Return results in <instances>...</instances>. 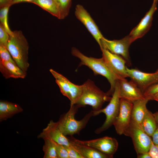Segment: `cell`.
<instances>
[{"label": "cell", "instance_id": "5b68a950", "mask_svg": "<svg viewBox=\"0 0 158 158\" xmlns=\"http://www.w3.org/2000/svg\"><path fill=\"white\" fill-rule=\"evenodd\" d=\"M119 90L120 85L118 80L116 83L112 97L108 104L105 108H102L97 111H93L94 116L103 113L106 116V119L102 125L95 130V133L99 134L113 125L119 111L120 99Z\"/></svg>", "mask_w": 158, "mask_h": 158}, {"label": "cell", "instance_id": "74e56055", "mask_svg": "<svg viewBox=\"0 0 158 158\" xmlns=\"http://www.w3.org/2000/svg\"><path fill=\"white\" fill-rule=\"evenodd\" d=\"M153 114L156 122L157 124H158V111L155 112Z\"/></svg>", "mask_w": 158, "mask_h": 158}, {"label": "cell", "instance_id": "44dd1931", "mask_svg": "<svg viewBox=\"0 0 158 158\" xmlns=\"http://www.w3.org/2000/svg\"><path fill=\"white\" fill-rule=\"evenodd\" d=\"M49 71L55 79L56 82L59 86L61 93L70 101V81L63 75L52 69H50Z\"/></svg>", "mask_w": 158, "mask_h": 158}, {"label": "cell", "instance_id": "ba28073f", "mask_svg": "<svg viewBox=\"0 0 158 158\" xmlns=\"http://www.w3.org/2000/svg\"><path fill=\"white\" fill-rule=\"evenodd\" d=\"M132 42L129 35L119 40H109L104 37L101 40L100 48H104L112 53L121 56L128 65L130 66L128 49Z\"/></svg>", "mask_w": 158, "mask_h": 158}, {"label": "cell", "instance_id": "2e32d148", "mask_svg": "<svg viewBox=\"0 0 158 158\" xmlns=\"http://www.w3.org/2000/svg\"><path fill=\"white\" fill-rule=\"evenodd\" d=\"M0 71L6 79L10 78H24L27 73L20 68L16 63L10 61H0Z\"/></svg>", "mask_w": 158, "mask_h": 158}, {"label": "cell", "instance_id": "9a60e30c", "mask_svg": "<svg viewBox=\"0 0 158 158\" xmlns=\"http://www.w3.org/2000/svg\"><path fill=\"white\" fill-rule=\"evenodd\" d=\"M38 138L50 139L60 145L68 146L70 145L69 139L59 129L57 122L51 120L46 127L38 135Z\"/></svg>", "mask_w": 158, "mask_h": 158}, {"label": "cell", "instance_id": "f546056e", "mask_svg": "<svg viewBox=\"0 0 158 158\" xmlns=\"http://www.w3.org/2000/svg\"><path fill=\"white\" fill-rule=\"evenodd\" d=\"M158 93V82L152 85L146 90L143 92L145 97L151 100L152 97L156 93Z\"/></svg>", "mask_w": 158, "mask_h": 158}, {"label": "cell", "instance_id": "3957f363", "mask_svg": "<svg viewBox=\"0 0 158 158\" xmlns=\"http://www.w3.org/2000/svg\"><path fill=\"white\" fill-rule=\"evenodd\" d=\"M82 94L75 104L79 108L86 105L92 107L94 112L102 109L104 103L109 101L111 97L98 87L94 82L88 79L83 84Z\"/></svg>", "mask_w": 158, "mask_h": 158}, {"label": "cell", "instance_id": "7402d4cb", "mask_svg": "<svg viewBox=\"0 0 158 158\" xmlns=\"http://www.w3.org/2000/svg\"><path fill=\"white\" fill-rule=\"evenodd\" d=\"M140 125L144 131L150 136L152 135L157 125L153 114L148 109Z\"/></svg>", "mask_w": 158, "mask_h": 158}, {"label": "cell", "instance_id": "52a82bcc", "mask_svg": "<svg viewBox=\"0 0 158 158\" xmlns=\"http://www.w3.org/2000/svg\"><path fill=\"white\" fill-rule=\"evenodd\" d=\"M69 138L78 144L93 148L109 158L113 157L118 147V143L116 138L107 136L88 140H80L72 136H71Z\"/></svg>", "mask_w": 158, "mask_h": 158}, {"label": "cell", "instance_id": "1f68e13d", "mask_svg": "<svg viewBox=\"0 0 158 158\" xmlns=\"http://www.w3.org/2000/svg\"><path fill=\"white\" fill-rule=\"evenodd\" d=\"M148 152L152 158H158V145L152 142Z\"/></svg>", "mask_w": 158, "mask_h": 158}, {"label": "cell", "instance_id": "9c48e42d", "mask_svg": "<svg viewBox=\"0 0 158 158\" xmlns=\"http://www.w3.org/2000/svg\"><path fill=\"white\" fill-rule=\"evenodd\" d=\"M132 102L123 99H120L118 114L113 124L117 133L124 134L129 127L131 121Z\"/></svg>", "mask_w": 158, "mask_h": 158}, {"label": "cell", "instance_id": "8992f818", "mask_svg": "<svg viewBox=\"0 0 158 158\" xmlns=\"http://www.w3.org/2000/svg\"><path fill=\"white\" fill-rule=\"evenodd\" d=\"M123 135L131 138L137 154L149 152L152 143V138L140 124L131 119L130 126Z\"/></svg>", "mask_w": 158, "mask_h": 158}, {"label": "cell", "instance_id": "30bf717a", "mask_svg": "<svg viewBox=\"0 0 158 158\" xmlns=\"http://www.w3.org/2000/svg\"><path fill=\"white\" fill-rule=\"evenodd\" d=\"M102 57L118 80L128 77L125 59L120 55L112 53L102 48Z\"/></svg>", "mask_w": 158, "mask_h": 158}, {"label": "cell", "instance_id": "484cf974", "mask_svg": "<svg viewBox=\"0 0 158 158\" xmlns=\"http://www.w3.org/2000/svg\"><path fill=\"white\" fill-rule=\"evenodd\" d=\"M0 61H10L16 63L6 47L1 44H0Z\"/></svg>", "mask_w": 158, "mask_h": 158}, {"label": "cell", "instance_id": "277c9868", "mask_svg": "<svg viewBox=\"0 0 158 158\" xmlns=\"http://www.w3.org/2000/svg\"><path fill=\"white\" fill-rule=\"evenodd\" d=\"M79 108L76 104L70 106L68 111L62 115L57 122L58 128L66 136L79 135L80 131L85 127L91 117L94 116L92 110L81 120H76L75 116Z\"/></svg>", "mask_w": 158, "mask_h": 158}, {"label": "cell", "instance_id": "8d00e7d4", "mask_svg": "<svg viewBox=\"0 0 158 158\" xmlns=\"http://www.w3.org/2000/svg\"><path fill=\"white\" fill-rule=\"evenodd\" d=\"M151 100H154L158 102V93H156L152 97Z\"/></svg>", "mask_w": 158, "mask_h": 158}, {"label": "cell", "instance_id": "8fae6325", "mask_svg": "<svg viewBox=\"0 0 158 158\" xmlns=\"http://www.w3.org/2000/svg\"><path fill=\"white\" fill-rule=\"evenodd\" d=\"M128 77L134 82L143 93L150 87L158 82V73H145L135 69L126 67Z\"/></svg>", "mask_w": 158, "mask_h": 158}, {"label": "cell", "instance_id": "4316f807", "mask_svg": "<svg viewBox=\"0 0 158 158\" xmlns=\"http://www.w3.org/2000/svg\"><path fill=\"white\" fill-rule=\"evenodd\" d=\"M51 140L54 144L58 158H69L68 152L64 146Z\"/></svg>", "mask_w": 158, "mask_h": 158}, {"label": "cell", "instance_id": "836d02e7", "mask_svg": "<svg viewBox=\"0 0 158 158\" xmlns=\"http://www.w3.org/2000/svg\"><path fill=\"white\" fill-rule=\"evenodd\" d=\"M11 3L12 0H0V8L8 6H11Z\"/></svg>", "mask_w": 158, "mask_h": 158}, {"label": "cell", "instance_id": "5bb4252c", "mask_svg": "<svg viewBox=\"0 0 158 158\" xmlns=\"http://www.w3.org/2000/svg\"><path fill=\"white\" fill-rule=\"evenodd\" d=\"M157 9V4L153 3L149 10L129 35L133 42L142 37L149 30L152 24L153 15Z\"/></svg>", "mask_w": 158, "mask_h": 158}, {"label": "cell", "instance_id": "7c38bea8", "mask_svg": "<svg viewBox=\"0 0 158 158\" xmlns=\"http://www.w3.org/2000/svg\"><path fill=\"white\" fill-rule=\"evenodd\" d=\"M75 14L76 18L84 25L100 47L101 40L104 37L89 13L83 6L78 4L76 6Z\"/></svg>", "mask_w": 158, "mask_h": 158}, {"label": "cell", "instance_id": "f35d334b", "mask_svg": "<svg viewBox=\"0 0 158 158\" xmlns=\"http://www.w3.org/2000/svg\"><path fill=\"white\" fill-rule=\"evenodd\" d=\"M158 0H153V3L157 4Z\"/></svg>", "mask_w": 158, "mask_h": 158}, {"label": "cell", "instance_id": "d590c367", "mask_svg": "<svg viewBox=\"0 0 158 158\" xmlns=\"http://www.w3.org/2000/svg\"><path fill=\"white\" fill-rule=\"evenodd\" d=\"M34 0H12V5L21 3V2H30L32 3Z\"/></svg>", "mask_w": 158, "mask_h": 158}, {"label": "cell", "instance_id": "ab89813d", "mask_svg": "<svg viewBox=\"0 0 158 158\" xmlns=\"http://www.w3.org/2000/svg\"><path fill=\"white\" fill-rule=\"evenodd\" d=\"M156 72L158 73V69H157V70L156 71Z\"/></svg>", "mask_w": 158, "mask_h": 158}, {"label": "cell", "instance_id": "cb8c5ba5", "mask_svg": "<svg viewBox=\"0 0 158 158\" xmlns=\"http://www.w3.org/2000/svg\"><path fill=\"white\" fill-rule=\"evenodd\" d=\"M71 96L70 106L75 104L81 97L83 91V85H78L69 81Z\"/></svg>", "mask_w": 158, "mask_h": 158}, {"label": "cell", "instance_id": "d6a6232c", "mask_svg": "<svg viewBox=\"0 0 158 158\" xmlns=\"http://www.w3.org/2000/svg\"><path fill=\"white\" fill-rule=\"evenodd\" d=\"M152 140L153 143L158 145V124L155 131L151 136Z\"/></svg>", "mask_w": 158, "mask_h": 158}, {"label": "cell", "instance_id": "d6986e66", "mask_svg": "<svg viewBox=\"0 0 158 158\" xmlns=\"http://www.w3.org/2000/svg\"><path fill=\"white\" fill-rule=\"evenodd\" d=\"M23 111L22 108L18 104L6 101H0V121L6 120L14 115Z\"/></svg>", "mask_w": 158, "mask_h": 158}, {"label": "cell", "instance_id": "ffe728a7", "mask_svg": "<svg viewBox=\"0 0 158 158\" xmlns=\"http://www.w3.org/2000/svg\"><path fill=\"white\" fill-rule=\"evenodd\" d=\"M69 139L71 145L82 155L83 158H109L108 156L93 148L78 144Z\"/></svg>", "mask_w": 158, "mask_h": 158}, {"label": "cell", "instance_id": "7a4b0ae2", "mask_svg": "<svg viewBox=\"0 0 158 158\" xmlns=\"http://www.w3.org/2000/svg\"><path fill=\"white\" fill-rule=\"evenodd\" d=\"M6 47L16 65L26 72L29 66L28 61L29 44L20 30L13 31Z\"/></svg>", "mask_w": 158, "mask_h": 158}, {"label": "cell", "instance_id": "f1b7e54d", "mask_svg": "<svg viewBox=\"0 0 158 158\" xmlns=\"http://www.w3.org/2000/svg\"><path fill=\"white\" fill-rule=\"evenodd\" d=\"M10 35L3 26L0 23V44L6 47Z\"/></svg>", "mask_w": 158, "mask_h": 158}, {"label": "cell", "instance_id": "ac0fdd59", "mask_svg": "<svg viewBox=\"0 0 158 158\" xmlns=\"http://www.w3.org/2000/svg\"><path fill=\"white\" fill-rule=\"evenodd\" d=\"M149 99L145 97L133 102L131 113V120L140 124L148 110L146 104Z\"/></svg>", "mask_w": 158, "mask_h": 158}, {"label": "cell", "instance_id": "e0dca14e", "mask_svg": "<svg viewBox=\"0 0 158 158\" xmlns=\"http://www.w3.org/2000/svg\"><path fill=\"white\" fill-rule=\"evenodd\" d=\"M32 3L38 5L59 19L65 17L59 4L55 0H34Z\"/></svg>", "mask_w": 158, "mask_h": 158}, {"label": "cell", "instance_id": "e575fe53", "mask_svg": "<svg viewBox=\"0 0 158 158\" xmlns=\"http://www.w3.org/2000/svg\"><path fill=\"white\" fill-rule=\"evenodd\" d=\"M137 155L138 158H152L148 152Z\"/></svg>", "mask_w": 158, "mask_h": 158}, {"label": "cell", "instance_id": "83f0119b", "mask_svg": "<svg viewBox=\"0 0 158 158\" xmlns=\"http://www.w3.org/2000/svg\"><path fill=\"white\" fill-rule=\"evenodd\" d=\"M58 2L64 15L66 17L69 13L72 0H58Z\"/></svg>", "mask_w": 158, "mask_h": 158}, {"label": "cell", "instance_id": "603a6c76", "mask_svg": "<svg viewBox=\"0 0 158 158\" xmlns=\"http://www.w3.org/2000/svg\"><path fill=\"white\" fill-rule=\"evenodd\" d=\"M44 143L43 146L44 158H58L54 144L52 141L48 138H44Z\"/></svg>", "mask_w": 158, "mask_h": 158}, {"label": "cell", "instance_id": "4fadbf2b", "mask_svg": "<svg viewBox=\"0 0 158 158\" xmlns=\"http://www.w3.org/2000/svg\"><path fill=\"white\" fill-rule=\"evenodd\" d=\"M120 85L119 96L133 102L145 97L143 93L133 81H128L125 78L118 80Z\"/></svg>", "mask_w": 158, "mask_h": 158}, {"label": "cell", "instance_id": "60d3db41", "mask_svg": "<svg viewBox=\"0 0 158 158\" xmlns=\"http://www.w3.org/2000/svg\"><path fill=\"white\" fill-rule=\"evenodd\" d=\"M55 1H57L58 3V0H55Z\"/></svg>", "mask_w": 158, "mask_h": 158}, {"label": "cell", "instance_id": "4dcf8cb0", "mask_svg": "<svg viewBox=\"0 0 158 158\" xmlns=\"http://www.w3.org/2000/svg\"><path fill=\"white\" fill-rule=\"evenodd\" d=\"M67 151L69 158H83L82 155L70 144L69 145H63Z\"/></svg>", "mask_w": 158, "mask_h": 158}, {"label": "cell", "instance_id": "6da1fadb", "mask_svg": "<svg viewBox=\"0 0 158 158\" xmlns=\"http://www.w3.org/2000/svg\"><path fill=\"white\" fill-rule=\"evenodd\" d=\"M72 54L79 59L80 62L78 67L82 65L87 66L93 71L95 75H101L105 77L111 85V88L107 93L110 96L112 95L118 78L113 72L102 57L96 58L87 56L75 47L71 49Z\"/></svg>", "mask_w": 158, "mask_h": 158}, {"label": "cell", "instance_id": "d4e9b609", "mask_svg": "<svg viewBox=\"0 0 158 158\" xmlns=\"http://www.w3.org/2000/svg\"><path fill=\"white\" fill-rule=\"evenodd\" d=\"M10 6H8L0 8V21L9 35H11L13 31L10 29L8 23V14Z\"/></svg>", "mask_w": 158, "mask_h": 158}]
</instances>
